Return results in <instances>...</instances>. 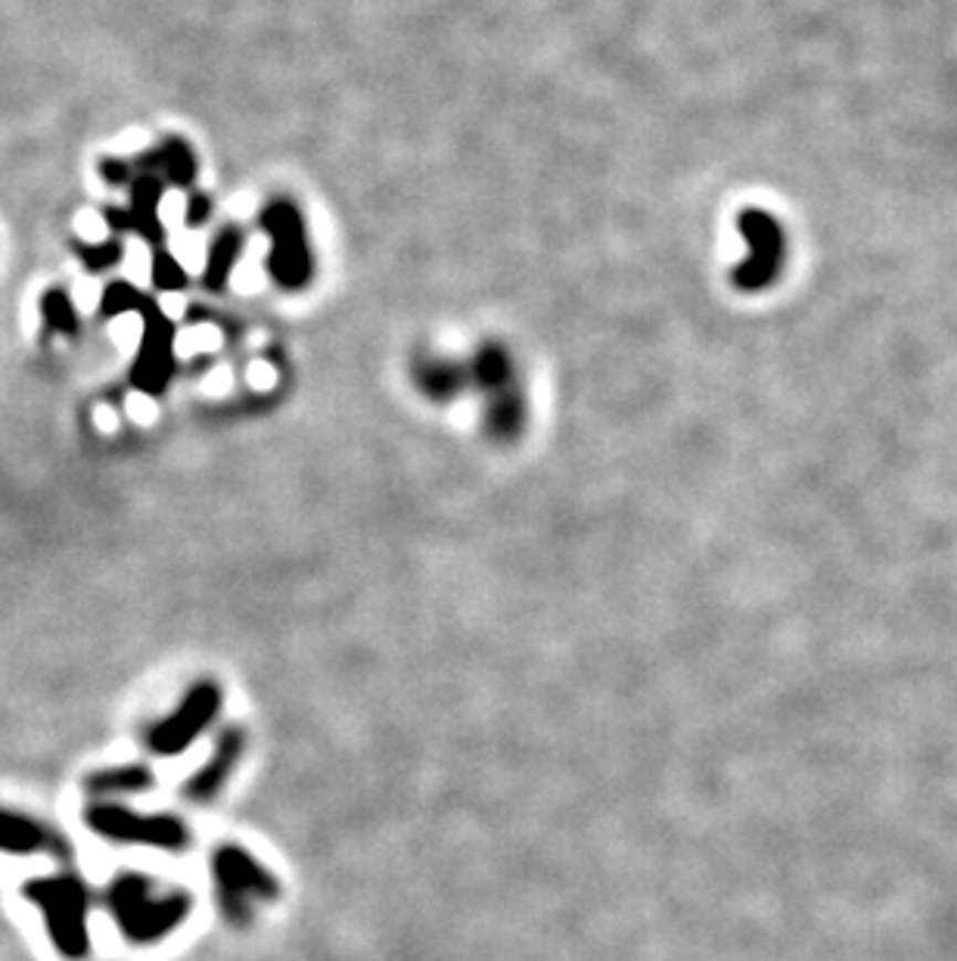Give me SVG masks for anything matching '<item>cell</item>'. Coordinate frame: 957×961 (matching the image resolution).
I'll list each match as a JSON object with an SVG mask.
<instances>
[{"label":"cell","mask_w":957,"mask_h":961,"mask_svg":"<svg viewBox=\"0 0 957 961\" xmlns=\"http://www.w3.org/2000/svg\"><path fill=\"white\" fill-rule=\"evenodd\" d=\"M106 909L132 946H153L171 937L193 912L183 887H159L144 875H118L106 890Z\"/></svg>","instance_id":"obj_1"},{"label":"cell","mask_w":957,"mask_h":961,"mask_svg":"<svg viewBox=\"0 0 957 961\" xmlns=\"http://www.w3.org/2000/svg\"><path fill=\"white\" fill-rule=\"evenodd\" d=\"M22 894L41 909L50 943L63 959L82 961L91 952V930H87L91 896L84 880L75 875L34 878L22 887Z\"/></svg>","instance_id":"obj_2"},{"label":"cell","mask_w":957,"mask_h":961,"mask_svg":"<svg viewBox=\"0 0 957 961\" xmlns=\"http://www.w3.org/2000/svg\"><path fill=\"white\" fill-rule=\"evenodd\" d=\"M212 871H215V887H218V902H221V912L224 918L236 925V928H246L255 918V909L259 906H267L281 896V884L277 878L264 868L252 853H246L243 846L224 844L218 846L215 856H212Z\"/></svg>","instance_id":"obj_3"},{"label":"cell","mask_w":957,"mask_h":961,"mask_svg":"<svg viewBox=\"0 0 957 961\" xmlns=\"http://www.w3.org/2000/svg\"><path fill=\"white\" fill-rule=\"evenodd\" d=\"M87 828L97 837L118 846H149L159 853H187L193 834L178 815L171 813H137L118 803H97L84 813Z\"/></svg>","instance_id":"obj_4"},{"label":"cell","mask_w":957,"mask_h":961,"mask_svg":"<svg viewBox=\"0 0 957 961\" xmlns=\"http://www.w3.org/2000/svg\"><path fill=\"white\" fill-rule=\"evenodd\" d=\"M218 713H221V688L215 681H199L183 694L181 703L159 725L149 729V753L178 756L187 746L197 744L199 734H206V729L215 722Z\"/></svg>","instance_id":"obj_5"},{"label":"cell","mask_w":957,"mask_h":961,"mask_svg":"<svg viewBox=\"0 0 957 961\" xmlns=\"http://www.w3.org/2000/svg\"><path fill=\"white\" fill-rule=\"evenodd\" d=\"M0 853L7 856H60L69 859L66 837L50 831L44 822L17 809H0Z\"/></svg>","instance_id":"obj_6"},{"label":"cell","mask_w":957,"mask_h":961,"mask_svg":"<svg viewBox=\"0 0 957 961\" xmlns=\"http://www.w3.org/2000/svg\"><path fill=\"white\" fill-rule=\"evenodd\" d=\"M144 309V348H140V362L134 370V383L144 393H159L168 380L171 370V331H168L166 312L153 309V305H140Z\"/></svg>","instance_id":"obj_7"},{"label":"cell","mask_w":957,"mask_h":961,"mask_svg":"<svg viewBox=\"0 0 957 961\" xmlns=\"http://www.w3.org/2000/svg\"><path fill=\"white\" fill-rule=\"evenodd\" d=\"M243 744H246L243 731L240 729L224 731V734L218 738L212 756L206 760V765L199 769L193 779L183 784V796H187L190 803H199V806H202V803H212V800L224 791V784L231 781L233 769H236L240 756H243Z\"/></svg>","instance_id":"obj_8"},{"label":"cell","mask_w":957,"mask_h":961,"mask_svg":"<svg viewBox=\"0 0 957 961\" xmlns=\"http://www.w3.org/2000/svg\"><path fill=\"white\" fill-rule=\"evenodd\" d=\"M156 784V775L147 765H109V769H97L84 779V791L91 796H132L144 794Z\"/></svg>","instance_id":"obj_9"},{"label":"cell","mask_w":957,"mask_h":961,"mask_svg":"<svg viewBox=\"0 0 957 961\" xmlns=\"http://www.w3.org/2000/svg\"><path fill=\"white\" fill-rule=\"evenodd\" d=\"M743 224L749 233V243L756 247L749 265L743 268V278H746V283H761L775 271L777 259H780V233L765 216H746Z\"/></svg>","instance_id":"obj_10"},{"label":"cell","mask_w":957,"mask_h":961,"mask_svg":"<svg viewBox=\"0 0 957 961\" xmlns=\"http://www.w3.org/2000/svg\"><path fill=\"white\" fill-rule=\"evenodd\" d=\"M41 315H44V324H48L50 331L63 333V336H75L78 333L75 305H72V299L63 290H48L44 293V299H41Z\"/></svg>","instance_id":"obj_11"},{"label":"cell","mask_w":957,"mask_h":961,"mask_svg":"<svg viewBox=\"0 0 957 961\" xmlns=\"http://www.w3.org/2000/svg\"><path fill=\"white\" fill-rule=\"evenodd\" d=\"M72 252H75L84 265H87V271H103V268L116 265L118 259H122V243H116V240H106V243L91 247V243L75 240V243H72Z\"/></svg>","instance_id":"obj_12"},{"label":"cell","mask_w":957,"mask_h":961,"mask_svg":"<svg viewBox=\"0 0 957 961\" xmlns=\"http://www.w3.org/2000/svg\"><path fill=\"white\" fill-rule=\"evenodd\" d=\"M140 305H144V299H140V293L134 290L132 283H113V286H106V293L99 299V312L109 317L125 315V312L140 309Z\"/></svg>","instance_id":"obj_13"},{"label":"cell","mask_w":957,"mask_h":961,"mask_svg":"<svg viewBox=\"0 0 957 961\" xmlns=\"http://www.w3.org/2000/svg\"><path fill=\"white\" fill-rule=\"evenodd\" d=\"M149 278L159 283L162 290H178L183 283V274H181V262H175L171 255H166V252H159L156 259H153V268H149Z\"/></svg>","instance_id":"obj_14"},{"label":"cell","mask_w":957,"mask_h":961,"mask_svg":"<svg viewBox=\"0 0 957 961\" xmlns=\"http://www.w3.org/2000/svg\"><path fill=\"white\" fill-rule=\"evenodd\" d=\"M218 343H221V333H218L215 327H206V324H199V327H190V331L183 333L181 340H178V352H183V355H193V352L218 348Z\"/></svg>","instance_id":"obj_15"},{"label":"cell","mask_w":957,"mask_h":961,"mask_svg":"<svg viewBox=\"0 0 957 961\" xmlns=\"http://www.w3.org/2000/svg\"><path fill=\"white\" fill-rule=\"evenodd\" d=\"M162 163L168 166V171H171L175 181H187V178H190V156H187L183 144H168V147L162 149Z\"/></svg>","instance_id":"obj_16"},{"label":"cell","mask_w":957,"mask_h":961,"mask_svg":"<svg viewBox=\"0 0 957 961\" xmlns=\"http://www.w3.org/2000/svg\"><path fill=\"white\" fill-rule=\"evenodd\" d=\"M262 271H259V265L255 262H243V265L233 271V286L240 290V293H255L259 286H262Z\"/></svg>","instance_id":"obj_17"},{"label":"cell","mask_w":957,"mask_h":961,"mask_svg":"<svg viewBox=\"0 0 957 961\" xmlns=\"http://www.w3.org/2000/svg\"><path fill=\"white\" fill-rule=\"evenodd\" d=\"M178 262H181L183 268H190V271H197V268L206 265V247L199 243L197 237L183 240L181 252H178Z\"/></svg>","instance_id":"obj_18"},{"label":"cell","mask_w":957,"mask_h":961,"mask_svg":"<svg viewBox=\"0 0 957 961\" xmlns=\"http://www.w3.org/2000/svg\"><path fill=\"white\" fill-rule=\"evenodd\" d=\"M249 383L255 389H271L277 383V370L271 365H264V362H255V365L249 367Z\"/></svg>","instance_id":"obj_19"},{"label":"cell","mask_w":957,"mask_h":961,"mask_svg":"<svg viewBox=\"0 0 957 961\" xmlns=\"http://www.w3.org/2000/svg\"><path fill=\"white\" fill-rule=\"evenodd\" d=\"M206 393H212V396H224L228 389H231V370H224V367H215L209 377H206Z\"/></svg>","instance_id":"obj_20"},{"label":"cell","mask_w":957,"mask_h":961,"mask_svg":"<svg viewBox=\"0 0 957 961\" xmlns=\"http://www.w3.org/2000/svg\"><path fill=\"white\" fill-rule=\"evenodd\" d=\"M132 411H134V417H140V424H149V420L156 417V405H153L147 396H134Z\"/></svg>","instance_id":"obj_21"},{"label":"cell","mask_w":957,"mask_h":961,"mask_svg":"<svg viewBox=\"0 0 957 961\" xmlns=\"http://www.w3.org/2000/svg\"><path fill=\"white\" fill-rule=\"evenodd\" d=\"M159 206H162V218H166V221L183 218V209H187L181 197H166L162 202H159Z\"/></svg>","instance_id":"obj_22"},{"label":"cell","mask_w":957,"mask_h":961,"mask_svg":"<svg viewBox=\"0 0 957 961\" xmlns=\"http://www.w3.org/2000/svg\"><path fill=\"white\" fill-rule=\"evenodd\" d=\"M99 175H103L106 181L122 184L125 181V166H122V163H113V159H109V163H99Z\"/></svg>","instance_id":"obj_23"},{"label":"cell","mask_w":957,"mask_h":961,"mask_svg":"<svg viewBox=\"0 0 957 961\" xmlns=\"http://www.w3.org/2000/svg\"><path fill=\"white\" fill-rule=\"evenodd\" d=\"M231 212H233V216H240V218L252 216V212H255V199H252V197H236L231 202Z\"/></svg>","instance_id":"obj_24"},{"label":"cell","mask_w":957,"mask_h":961,"mask_svg":"<svg viewBox=\"0 0 957 961\" xmlns=\"http://www.w3.org/2000/svg\"><path fill=\"white\" fill-rule=\"evenodd\" d=\"M181 309L183 302L178 296H168L166 302H162V312H166V315H181Z\"/></svg>","instance_id":"obj_25"}]
</instances>
